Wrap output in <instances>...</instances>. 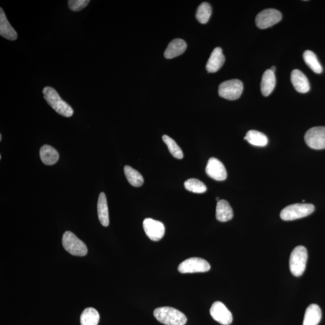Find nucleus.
Segmentation results:
<instances>
[{
    "instance_id": "f257e3e1",
    "label": "nucleus",
    "mask_w": 325,
    "mask_h": 325,
    "mask_svg": "<svg viewBox=\"0 0 325 325\" xmlns=\"http://www.w3.org/2000/svg\"><path fill=\"white\" fill-rule=\"evenodd\" d=\"M43 92L44 99L46 100L48 105L59 115L67 117L73 115V109L61 98L56 89L47 86L43 89Z\"/></svg>"
},
{
    "instance_id": "f03ea898",
    "label": "nucleus",
    "mask_w": 325,
    "mask_h": 325,
    "mask_svg": "<svg viewBox=\"0 0 325 325\" xmlns=\"http://www.w3.org/2000/svg\"><path fill=\"white\" fill-rule=\"evenodd\" d=\"M154 316L158 321L165 325H185L188 320L181 311L169 307L155 309Z\"/></svg>"
},
{
    "instance_id": "7ed1b4c3",
    "label": "nucleus",
    "mask_w": 325,
    "mask_h": 325,
    "mask_svg": "<svg viewBox=\"0 0 325 325\" xmlns=\"http://www.w3.org/2000/svg\"><path fill=\"white\" fill-rule=\"evenodd\" d=\"M308 260L307 249L303 246L296 247L290 255L289 266L292 274L298 277L303 275Z\"/></svg>"
},
{
    "instance_id": "20e7f679",
    "label": "nucleus",
    "mask_w": 325,
    "mask_h": 325,
    "mask_svg": "<svg viewBox=\"0 0 325 325\" xmlns=\"http://www.w3.org/2000/svg\"><path fill=\"white\" fill-rule=\"evenodd\" d=\"M314 209V206L311 204H295L285 207L280 213V217L285 221L301 219L310 215Z\"/></svg>"
},
{
    "instance_id": "39448f33",
    "label": "nucleus",
    "mask_w": 325,
    "mask_h": 325,
    "mask_svg": "<svg viewBox=\"0 0 325 325\" xmlns=\"http://www.w3.org/2000/svg\"><path fill=\"white\" fill-rule=\"evenodd\" d=\"M62 245L65 250L72 255L84 257L88 254L86 244L71 231H66L64 234Z\"/></svg>"
},
{
    "instance_id": "423d86ee",
    "label": "nucleus",
    "mask_w": 325,
    "mask_h": 325,
    "mask_svg": "<svg viewBox=\"0 0 325 325\" xmlns=\"http://www.w3.org/2000/svg\"><path fill=\"white\" fill-rule=\"evenodd\" d=\"M243 90V83L239 79H230L219 85V95L226 99L236 100L240 97Z\"/></svg>"
},
{
    "instance_id": "0eeeda50",
    "label": "nucleus",
    "mask_w": 325,
    "mask_h": 325,
    "mask_svg": "<svg viewBox=\"0 0 325 325\" xmlns=\"http://www.w3.org/2000/svg\"><path fill=\"white\" fill-rule=\"evenodd\" d=\"M211 266L202 258L193 257L187 259L179 265L178 270L181 274L206 272L210 271Z\"/></svg>"
},
{
    "instance_id": "6e6552de",
    "label": "nucleus",
    "mask_w": 325,
    "mask_h": 325,
    "mask_svg": "<svg viewBox=\"0 0 325 325\" xmlns=\"http://www.w3.org/2000/svg\"><path fill=\"white\" fill-rule=\"evenodd\" d=\"M282 19V14L278 10L268 9L262 10L256 16V25L259 29H266L274 26Z\"/></svg>"
},
{
    "instance_id": "1a4fd4ad",
    "label": "nucleus",
    "mask_w": 325,
    "mask_h": 325,
    "mask_svg": "<svg viewBox=\"0 0 325 325\" xmlns=\"http://www.w3.org/2000/svg\"><path fill=\"white\" fill-rule=\"evenodd\" d=\"M305 141L308 146L314 150L325 149V127H313L308 130Z\"/></svg>"
},
{
    "instance_id": "9d476101",
    "label": "nucleus",
    "mask_w": 325,
    "mask_h": 325,
    "mask_svg": "<svg viewBox=\"0 0 325 325\" xmlns=\"http://www.w3.org/2000/svg\"><path fill=\"white\" fill-rule=\"evenodd\" d=\"M143 227L145 233L151 240L157 241L164 236L165 227L160 221L147 218L144 220Z\"/></svg>"
},
{
    "instance_id": "9b49d317",
    "label": "nucleus",
    "mask_w": 325,
    "mask_h": 325,
    "mask_svg": "<svg viewBox=\"0 0 325 325\" xmlns=\"http://www.w3.org/2000/svg\"><path fill=\"white\" fill-rule=\"evenodd\" d=\"M210 315L214 320L223 325H229L233 321V315L222 302L213 303L210 310Z\"/></svg>"
},
{
    "instance_id": "f8f14e48",
    "label": "nucleus",
    "mask_w": 325,
    "mask_h": 325,
    "mask_svg": "<svg viewBox=\"0 0 325 325\" xmlns=\"http://www.w3.org/2000/svg\"><path fill=\"white\" fill-rule=\"evenodd\" d=\"M206 172L210 177L216 181H224L227 177L226 169L222 162L214 157L209 159Z\"/></svg>"
},
{
    "instance_id": "ddd939ff",
    "label": "nucleus",
    "mask_w": 325,
    "mask_h": 325,
    "mask_svg": "<svg viewBox=\"0 0 325 325\" xmlns=\"http://www.w3.org/2000/svg\"><path fill=\"white\" fill-rule=\"evenodd\" d=\"M225 60H226V58H225L221 48H216L211 54L209 59L207 62L206 65L207 71L210 73H214V72L218 71L222 68Z\"/></svg>"
},
{
    "instance_id": "4468645a",
    "label": "nucleus",
    "mask_w": 325,
    "mask_h": 325,
    "mask_svg": "<svg viewBox=\"0 0 325 325\" xmlns=\"http://www.w3.org/2000/svg\"><path fill=\"white\" fill-rule=\"evenodd\" d=\"M294 88L299 93H306L310 91V86L306 75L299 70H294L291 74Z\"/></svg>"
},
{
    "instance_id": "2eb2a0df",
    "label": "nucleus",
    "mask_w": 325,
    "mask_h": 325,
    "mask_svg": "<svg viewBox=\"0 0 325 325\" xmlns=\"http://www.w3.org/2000/svg\"><path fill=\"white\" fill-rule=\"evenodd\" d=\"M0 34L10 40H15L18 38V34L10 25L2 8L0 9Z\"/></svg>"
},
{
    "instance_id": "dca6fc26",
    "label": "nucleus",
    "mask_w": 325,
    "mask_h": 325,
    "mask_svg": "<svg viewBox=\"0 0 325 325\" xmlns=\"http://www.w3.org/2000/svg\"><path fill=\"white\" fill-rule=\"evenodd\" d=\"M187 44L184 40L175 39L171 41L165 51V57L168 59L180 56L185 53Z\"/></svg>"
},
{
    "instance_id": "f3484780",
    "label": "nucleus",
    "mask_w": 325,
    "mask_h": 325,
    "mask_svg": "<svg viewBox=\"0 0 325 325\" xmlns=\"http://www.w3.org/2000/svg\"><path fill=\"white\" fill-rule=\"evenodd\" d=\"M233 211L230 204L226 200L222 199L217 201L216 217L220 222H227L233 219Z\"/></svg>"
},
{
    "instance_id": "a211bd4d",
    "label": "nucleus",
    "mask_w": 325,
    "mask_h": 325,
    "mask_svg": "<svg viewBox=\"0 0 325 325\" xmlns=\"http://www.w3.org/2000/svg\"><path fill=\"white\" fill-rule=\"evenodd\" d=\"M321 319V311L317 304H311L307 307L302 325H318Z\"/></svg>"
},
{
    "instance_id": "6ab92c4d",
    "label": "nucleus",
    "mask_w": 325,
    "mask_h": 325,
    "mask_svg": "<svg viewBox=\"0 0 325 325\" xmlns=\"http://www.w3.org/2000/svg\"><path fill=\"white\" fill-rule=\"evenodd\" d=\"M276 85L275 72L271 70H266L262 75L261 82V91L265 96L271 94Z\"/></svg>"
},
{
    "instance_id": "aec40b11",
    "label": "nucleus",
    "mask_w": 325,
    "mask_h": 325,
    "mask_svg": "<svg viewBox=\"0 0 325 325\" xmlns=\"http://www.w3.org/2000/svg\"><path fill=\"white\" fill-rule=\"evenodd\" d=\"M98 216L99 222L104 227H108L109 225V214L108 205L105 193H101L98 200Z\"/></svg>"
},
{
    "instance_id": "412c9836",
    "label": "nucleus",
    "mask_w": 325,
    "mask_h": 325,
    "mask_svg": "<svg viewBox=\"0 0 325 325\" xmlns=\"http://www.w3.org/2000/svg\"><path fill=\"white\" fill-rule=\"evenodd\" d=\"M40 157L45 165L50 166L56 164L59 159V154L54 148L46 145L40 148Z\"/></svg>"
},
{
    "instance_id": "4be33fe9",
    "label": "nucleus",
    "mask_w": 325,
    "mask_h": 325,
    "mask_svg": "<svg viewBox=\"0 0 325 325\" xmlns=\"http://www.w3.org/2000/svg\"><path fill=\"white\" fill-rule=\"evenodd\" d=\"M244 139L254 146L260 147H266L269 141L265 134L256 130L249 131Z\"/></svg>"
},
{
    "instance_id": "5701e85b",
    "label": "nucleus",
    "mask_w": 325,
    "mask_h": 325,
    "mask_svg": "<svg viewBox=\"0 0 325 325\" xmlns=\"http://www.w3.org/2000/svg\"><path fill=\"white\" fill-rule=\"evenodd\" d=\"M99 321V314L93 308L86 309L80 317L81 325H98Z\"/></svg>"
},
{
    "instance_id": "b1692460",
    "label": "nucleus",
    "mask_w": 325,
    "mask_h": 325,
    "mask_svg": "<svg viewBox=\"0 0 325 325\" xmlns=\"http://www.w3.org/2000/svg\"><path fill=\"white\" fill-rule=\"evenodd\" d=\"M303 57L306 64L311 70L316 74H320L323 71L322 67L316 56L312 51L306 50L304 52Z\"/></svg>"
},
{
    "instance_id": "393cba45",
    "label": "nucleus",
    "mask_w": 325,
    "mask_h": 325,
    "mask_svg": "<svg viewBox=\"0 0 325 325\" xmlns=\"http://www.w3.org/2000/svg\"><path fill=\"white\" fill-rule=\"evenodd\" d=\"M124 173H125L128 181L130 183L131 185L134 187H140L143 185L144 179L143 175L133 168L129 167V166H126L124 167Z\"/></svg>"
},
{
    "instance_id": "a878e982",
    "label": "nucleus",
    "mask_w": 325,
    "mask_h": 325,
    "mask_svg": "<svg viewBox=\"0 0 325 325\" xmlns=\"http://www.w3.org/2000/svg\"><path fill=\"white\" fill-rule=\"evenodd\" d=\"M212 8L208 3H202L197 9L196 17L198 22L201 24H206L209 22L212 15Z\"/></svg>"
},
{
    "instance_id": "bb28decb",
    "label": "nucleus",
    "mask_w": 325,
    "mask_h": 325,
    "mask_svg": "<svg viewBox=\"0 0 325 325\" xmlns=\"http://www.w3.org/2000/svg\"><path fill=\"white\" fill-rule=\"evenodd\" d=\"M185 187L188 191L195 193H204L207 191V187L198 179L191 178L185 182Z\"/></svg>"
},
{
    "instance_id": "cd10ccee",
    "label": "nucleus",
    "mask_w": 325,
    "mask_h": 325,
    "mask_svg": "<svg viewBox=\"0 0 325 325\" xmlns=\"http://www.w3.org/2000/svg\"><path fill=\"white\" fill-rule=\"evenodd\" d=\"M162 140H164L166 145H167L169 151H170L173 156L177 159H182L183 158L181 149L179 148L174 139H172L171 137L167 136V135H164L162 136Z\"/></svg>"
},
{
    "instance_id": "c85d7f7f",
    "label": "nucleus",
    "mask_w": 325,
    "mask_h": 325,
    "mask_svg": "<svg viewBox=\"0 0 325 325\" xmlns=\"http://www.w3.org/2000/svg\"><path fill=\"white\" fill-rule=\"evenodd\" d=\"M89 3V0H70L68 6L72 11L79 12L84 9Z\"/></svg>"
},
{
    "instance_id": "c756f323",
    "label": "nucleus",
    "mask_w": 325,
    "mask_h": 325,
    "mask_svg": "<svg viewBox=\"0 0 325 325\" xmlns=\"http://www.w3.org/2000/svg\"><path fill=\"white\" fill-rule=\"evenodd\" d=\"M275 67H272L271 69H270V70H271L272 72H275Z\"/></svg>"
},
{
    "instance_id": "7c9ffc66",
    "label": "nucleus",
    "mask_w": 325,
    "mask_h": 325,
    "mask_svg": "<svg viewBox=\"0 0 325 325\" xmlns=\"http://www.w3.org/2000/svg\"><path fill=\"white\" fill-rule=\"evenodd\" d=\"M2 135L1 134H0V141H2Z\"/></svg>"
}]
</instances>
